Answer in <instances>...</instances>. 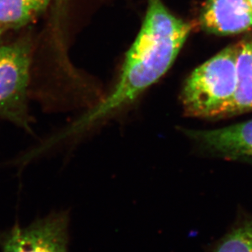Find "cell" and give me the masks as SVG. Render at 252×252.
Instances as JSON below:
<instances>
[{
	"label": "cell",
	"instance_id": "1",
	"mask_svg": "<svg viewBox=\"0 0 252 252\" xmlns=\"http://www.w3.org/2000/svg\"><path fill=\"white\" fill-rule=\"evenodd\" d=\"M191 31V25L170 12L163 0H147L145 17L114 89L58 138L81 132L133 102L170 70Z\"/></svg>",
	"mask_w": 252,
	"mask_h": 252
},
{
	"label": "cell",
	"instance_id": "2",
	"mask_svg": "<svg viewBox=\"0 0 252 252\" xmlns=\"http://www.w3.org/2000/svg\"><path fill=\"white\" fill-rule=\"evenodd\" d=\"M237 87V44L222 49L189 75L181 93L185 113L198 118H220Z\"/></svg>",
	"mask_w": 252,
	"mask_h": 252
},
{
	"label": "cell",
	"instance_id": "3",
	"mask_svg": "<svg viewBox=\"0 0 252 252\" xmlns=\"http://www.w3.org/2000/svg\"><path fill=\"white\" fill-rule=\"evenodd\" d=\"M32 49L29 35L0 44V119L28 132L31 131L28 89Z\"/></svg>",
	"mask_w": 252,
	"mask_h": 252
},
{
	"label": "cell",
	"instance_id": "4",
	"mask_svg": "<svg viewBox=\"0 0 252 252\" xmlns=\"http://www.w3.org/2000/svg\"><path fill=\"white\" fill-rule=\"evenodd\" d=\"M69 216L54 212L27 227L16 225L0 237L2 252H68Z\"/></svg>",
	"mask_w": 252,
	"mask_h": 252
},
{
	"label": "cell",
	"instance_id": "5",
	"mask_svg": "<svg viewBox=\"0 0 252 252\" xmlns=\"http://www.w3.org/2000/svg\"><path fill=\"white\" fill-rule=\"evenodd\" d=\"M204 149L228 160L252 161V120L211 130H187Z\"/></svg>",
	"mask_w": 252,
	"mask_h": 252
},
{
	"label": "cell",
	"instance_id": "6",
	"mask_svg": "<svg viewBox=\"0 0 252 252\" xmlns=\"http://www.w3.org/2000/svg\"><path fill=\"white\" fill-rule=\"evenodd\" d=\"M204 32L233 35L252 30V8L248 0H206L199 15Z\"/></svg>",
	"mask_w": 252,
	"mask_h": 252
},
{
	"label": "cell",
	"instance_id": "7",
	"mask_svg": "<svg viewBox=\"0 0 252 252\" xmlns=\"http://www.w3.org/2000/svg\"><path fill=\"white\" fill-rule=\"evenodd\" d=\"M252 112V39L237 44V87L223 117Z\"/></svg>",
	"mask_w": 252,
	"mask_h": 252
},
{
	"label": "cell",
	"instance_id": "8",
	"mask_svg": "<svg viewBox=\"0 0 252 252\" xmlns=\"http://www.w3.org/2000/svg\"><path fill=\"white\" fill-rule=\"evenodd\" d=\"M52 0H0V26L7 32L26 27L49 7Z\"/></svg>",
	"mask_w": 252,
	"mask_h": 252
},
{
	"label": "cell",
	"instance_id": "9",
	"mask_svg": "<svg viewBox=\"0 0 252 252\" xmlns=\"http://www.w3.org/2000/svg\"><path fill=\"white\" fill-rule=\"evenodd\" d=\"M210 252H252V218L233 226Z\"/></svg>",
	"mask_w": 252,
	"mask_h": 252
},
{
	"label": "cell",
	"instance_id": "10",
	"mask_svg": "<svg viewBox=\"0 0 252 252\" xmlns=\"http://www.w3.org/2000/svg\"><path fill=\"white\" fill-rule=\"evenodd\" d=\"M5 32H6V31L0 26V37L2 36V34H4Z\"/></svg>",
	"mask_w": 252,
	"mask_h": 252
},
{
	"label": "cell",
	"instance_id": "11",
	"mask_svg": "<svg viewBox=\"0 0 252 252\" xmlns=\"http://www.w3.org/2000/svg\"><path fill=\"white\" fill-rule=\"evenodd\" d=\"M248 2H249V4H250L251 7L252 8V0H248Z\"/></svg>",
	"mask_w": 252,
	"mask_h": 252
}]
</instances>
